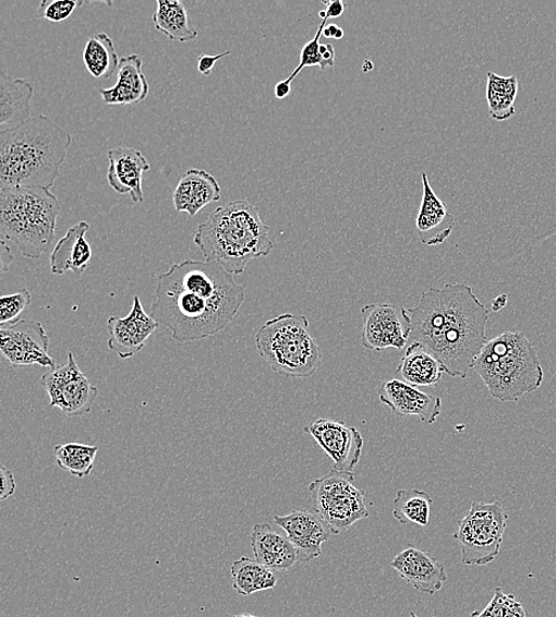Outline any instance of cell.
Here are the masks:
<instances>
[{
	"label": "cell",
	"mask_w": 556,
	"mask_h": 617,
	"mask_svg": "<svg viewBox=\"0 0 556 617\" xmlns=\"http://www.w3.org/2000/svg\"><path fill=\"white\" fill-rule=\"evenodd\" d=\"M152 316L179 343L223 331L245 302V288L213 262L184 261L158 277Z\"/></svg>",
	"instance_id": "cell-1"
},
{
	"label": "cell",
	"mask_w": 556,
	"mask_h": 617,
	"mask_svg": "<svg viewBox=\"0 0 556 617\" xmlns=\"http://www.w3.org/2000/svg\"><path fill=\"white\" fill-rule=\"evenodd\" d=\"M406 312L410 319L409 343L423 347L450 377L466 379L489 341L485 330L491 314L473 289L466 285L430 288L418 305Z\"/></svg>",
	"instance_id": "cell-2"
},
{
	"label": "cell",
	"mask_w": 556,
	"mask_h": 617,
	"mask_svg": "<svg viewBox=\"0 0 556 617\" xmlns=\"http://www.w3.org/2000/svg\"><path fill=\"white\" fill-rule=\"evenodd\" d=\"M72 142V134L45 114L0 132V190H50L60 177Z\"/></svg>",
	"instance_id": "cell-3"
},
{
	"label": "cell",
	"mask_w": 556,
	"mask_h": 617,
	"mask_svg": "<svg viewBox=\"0 0 556 617\" xmlns=\"http://www.w3.org/2000/svg\"><path fill=\"white\" fill-rule=\"evenodd\" d=\"M194 243L207 262L221 265L233 276L242 275L252 261L267 257L274 250L269 227L247 201L217 208L207 222L198 226Z\"/></svg>",
	"instance_id": "cell-4"
},
{
	"label": "cell",
	"mask_w": 556,
	"mask_h": 617,
	"mask_svg": "<svg viewBox=\"0 0 556 617\" xmlns=\"http://www.w3.org/2000/svg\"><path fill=\"white\" fill-rule=\"evenodd\" d=\"M472 370L497 400L518 402L544 382L534 344L521 331H506L484 346Z\"/></svg>",
	"instance_id": "cell-5"
},
{
	"label": "cell",
	"mask_w": 556,
	"mask_h": 617,
	"mask_svg": "<svg viewBox=\"0 0 556 617\" xmlns=\"http://www.w3.org/2000/svg\"><path fill=\"white\" fill-rule=\"evenodd\" d=\"M61 205L44 187L0 190V234L15 244L25 258L38 259L57 237Z\"/></svg>",
	"instance_id": "cell-6"
},
{
	"label": "cell",
	"mask_w": 556,
	"mask_h": 617,
	"mask_svg": "<svg viewBox=\"0 0 556 617\" xmlns=\"http://www.w3.org/2000/svg\"><path fill=\"white\" fill-rule=\"evenodd\" d=\"M256 350L267 364L288 378H310L322 364V350L304 315L282 314L255 335Z\"/></svg>",
	"instance_id": "cell-7"
},
{
	"label": "cell",
	"mask_w": 556,
	"mask_h": 617,
	"mask_svg": "<svg viewBox=\"0 0 556 617\" xmlns=\"http://www.w3.org/2000/svg\"><path fill=\"white\" fill-rule=\"evenodd\" d=\"M354 473L333 471L311 482L312 508L335 534L347 532L371 513L365 494L355 485Z\"/></svg>",
	"instance_id": "cell-8"
},
{
	"label": "cell",
	"mask_w": 556,
	"mask_h": 617,
	"mask_svg": "<svg viewBox=\"0 0 556 617\" xmlns=\"http://www.w3.org/2000/svg\"><path fill=\"white\" fill-rule=\"evenodd\" d=\"M508 518L498 501L471 505L468 515L458 522V531L454 535L462 552L464 566L483 567L498 557Z\"/></svg>",
	"instance_id": "cell-9"
},
{
	"label": "cell",
	"mask_w": 556,
	"mask_h": 617,
	"mask_svg": "<svg viewBox=\"0 0 556 617\" xmlns=\"http://www.w3.org/2000/svg\"><path fill=\"white\" fill-rule=\"evenodd\" d=\"M44 387L50 398V407L60 409L67 418H80L89 413L99 395L76 364L72 352L64 365L51 370L43 377Z\"/></svg>",
	"instance_id": "cell-10"
},
{
	"label": "cell",
	"mask_w": 556,
	"mask_h": 617,
	"mask_svg": "<svg viewBox=\"0 0 556 617\" xmlns=\"http://www.w3.org/2000/svg\"><path fill=\"white\" fill-rule=\"evenodd\" d=\"M0 352L12 367L38 365L57 368L49 355V337L39 322L20 319L15 325L0 329Z\"/></svg>",
	"instance_id": "cell-11"
},
{
	"label": "cell",
	"mask_w": 556,
	"mask_h": 617,
	"mask_svg": "<svg viewBox=\"0 0 556 617\" xmlns=\"http://www.w3.org/2000/svg\"><path fill=\"white\" fill-rule=\"evenodd\" d=\"M362 346L365 350L384 352L401 350L410 338V319L404 307L395 304H368L362 307Z\"/></svg>",
	"instance_id": "cell-12"
},
{
	"label": "cell",
	"mask_w": 556,
	"mask_h": 617,
	"mask_svg": "<svg viewBox=\"0 0 556 617\" xmlns=\"http://www.w3.org/2000/svg\"><path fill=\"white\" fill-rule=\"evenodd\" d=\"M304 433L314 438L334 462V471L354 473L364 446V439L356 427L321 419L307 424Z\"/></svg>",
	"instance_id": "cell-13"
},
{
	"label": "cell",
	"mask_w": 556,
	"mask_h": 617,
	"mask_svg": "<svg viewBox=\"0 0 556 617\" xmlns=\"http://www.w3.org/2000/svg\"><path fill=\"white\" fill-rule=\"evenodd\" d=\"M159 324L144 311L140 297H134L126 317H111L107 322L110 340L107 346L120 359L128 360L138 354Z\"/></svg>",
	"instance_id": "cell-14"
},
{
	"label": "cell",
	"mask_w": 556,
	"mask_h": 617,
	"mask_svg": "<svg viewBox=\"0 0 556 617\" xmlns=\"http://www.w3.org/2000/svg\"><path fill=\"white\" fill-rule=\"evenodd\" d=\"M276 525L285 531L294 546L298 561L310 562L322 554V545L334 533L331 528L317 513L292 511L288 516L275 517Z\"/></svg>",
	"instance_id": "cell-15"
},
{
	"label": "cell",
	"mask_w": 556,
	"mask_h": 617,
	"mask_svg": "<svg viewBox=\"0 0 556 617\" xmlns=\"http://www.w3.org/2000/svg\"><path fill=\"white\" fill-rule=\"evenodd\" d=\"M378 398L399 418L416 415L426 424H434L442 414V399L418 390L403 380L391 379L378 388Z\"/></svg>",
	"instance_id": "cell-16"
},
{
	"label": "cell",
	"mask_w": 556,
	"mask_h": 617,
	"mask_svg": "<svg viewBox=\"0 0 556 617\" xmlns=\"http://www.w3.org/2000/svg\"><path fill=\"white\" fill-rule=\"evenodd\" d=\"M390 567L420 593L434 595L440 592L447 581L442 562L415 546L403 549L391 560Z\"/></svg>",
	"instance_id": "cell-17"
},
{
	"label": "cell",
	"mask_w": 556,
	"mask_h": 617,
	"mask_svg": "<svg viewBox=\"0 0 556 617\" xmlns=\"http://www.w3.org/2000/svg\"><path fill=\"white\" fill-rule=\"evenodd\" d=\"M107 157L110 160L107 180L112 190L120 195L129 194L134 204L143 203V173L152 169L143 153L133 147H117Z\"/></svg>",
	"instance_id": "cell-18"
},
{
	"label": "cell",
	"mask_w": 556,
	"mask_h": 617,
	"mask_svg": "<svg viewBox=\"0 0 556 617\" xmlns=\"http://www.w3.org/2000/svg\"><path fill=\"white\" fill-rule=\"evenodd\" d=\"M424 194L416 217V232L420 241L428 247L445 243L454 232L455 217L432 190L427 173H422Z\"/></svg>",
	"instance_id": "cell-19"
},
{
	"label": "cell",
	"mask_w": 556,
	"mask_h": 617,
	"mask_svg": "<svg viewBox=\"0 0 556 617\" xmlns=\"http://www.w3.org/2000/svg\"><path fill=\"white\" fill-rule=\"evenodd\" d=\"M172 199L176 210L194 218L206 206L219 203L221 186L208 171L190 169L176 186Z\"/></svg>",
	"instance_id": "cell-20"
},
{
	"label": "cell",
	"mask_w": 556,
	"mask_h": 617,
	"mask_svg": "<svg viewBox=\"0 0 556 617\" xmlns=\"http://www.w3.org/2000/svg\"><path fill=\"white\" fill-rule=\"evenodd\" d=\"M89 223L80 221L68 230L58 245L51 252L50 270L53 275H64L72 271L81 277L87 270L92 261V247L86 239Z\"/></svg>",
	"instance_id": "cell-21"
},
{
	"label": "cell",
	"mask_w": 556,
	"mask_h": 617,
	"mask_svg": "<svg viewBox=\"0 0 556 617\" xmlns=\"http://www.w3.org/2000/svg\"><path fill=\"white\" fill-rule=\"evenodd\" d=\"M254 559L273 571H288L298 561L294 546L287 534L269 524H257L251 535Z\"/></svg>",
	"instance_id": "cell-22"
},
{
	"label": "cell",
	"mask_w": 556,
	"mask_h": 617,
	"mask_svg": "<svg viewBox=\"0 0 556 617\" xmlns=\"http://www.w3.org/2000/svg\"><path fill=\"white\" fill-rule=\"evenodd\" d=\"M33 98L34 86L31 83L0 73V132L28 122Z\"/></svg>",
	"instance_id": "cell-23"
},
{
	"label": "cell",
	"mask_w": 556,
	"mask_h": 617,
	"mask_svg": "<svg viewBox=\"0 0 556 617\" xmlns=\"http://www.w3.org/2000/svg\"><path fill=\"white\" fill-rule=\"evenodd\" d=\"M150 86L143 73V60L137 53L120 59L118 82L112 88L100 89L107 105H133L144 101Z\"/></svg>",
	"instance_id": "cell-24"
},
{
	"label": "cell",
	"mask_w": 556,
	"mask_h": 617,
	"mask_svg": "<svg viewBox=\"0 0 556 617\" xmlns=\"http://www.w3.org/2000/svg\"><path fill=\"white\" fill-rule=\"evenodd\" d=\"M188 2L158 0L153 22L157 32L165 34L171 41L190 43L198 36V31L188 15Z\"/></svg>",
	"instance_id": "cell-25"
},
{
	"label": "cell",
	"mask_w": 556,
	"mask_h": 617,
	"mask_svg": "<svg viewBox=\"0 0 556 617\" xmlns=\"http://www.w3.org/2000/svg\"><path fill=\"white\" fill-rule=\"evenodd\" d=\"M397 373L412 386H432L442 380L444 368L440 362L423 347L410 343L400 361Z\"/></svg>",
	"instance_id": "cell-26"
},
{
	"label": "cell",
	"mask_w": 556,
	"mask_h": 617,
	"mask_svg": "<svg viewBox=\"0 0 556 617\" xmlns=\"http://www.w3.org/2000/svg\"><path fill=\"white\" fill-rule=\"evenodd\" d=\"M230 574H232L233 588L242 596H251L264 590L275 589L278 584L277 576L273 570L249 557L235 560L230 568Z\"/></svg>",
	"instance_id": "cell-27"
},
{
	"label": "cell",
	"mask_w": 556,
	"mask_h": 617,
	"mask_svg": "<svg viewBox=\"0 0 556 617\" xmlns=\"http://www.w3.org/2000/svg\"><path fill=\"white\" fill-rule=\"evenodd\" d=\"M518 93L519 78L517 76L487 73L486 100L489 113L497 122H505L517 113L515 101H517Z\"/></svg>",
	"instance_id": "cell-28"
},
{
	"label": "cell",
	"mask_w": 556,
	"mask_h": 617,
	"mask_svg": "<svg viewBox=\"0 0 556 617\" xmlns=\"http://www.w3.org/2000/svg\"><path fill=\"white\" fill-rule=\"evenodd\" d=\"M83 58L87 71L95 78H110L119 70L120 60L113 39L105 33L88 38Z\"/></svg>",
	"instance_id": "cell-29"
},
{
	"label": "cell",
	"mask_w": 556,
	"mask_h": 617,
	"mask_svg": "<svg viewBox=\"0 0 556 617\" xmlns=\"http://www.w3.org/2000/svg\"><path fill=\"white\" fill-rule=\"evenodd\" d=\"M432 499L424 491L401 489L397 493L392 517L401 524L430 525Z\"/></svg>",
	"instance_id": "cell-30"
},
{
	"label": "cell",
	"mask_w": 556,
	"mask_h": 617,
	"mask_svg": "<svg viewBox=\"0 0 556 617\" xmlns=\"http://www.w3.org/2000/svg\"><path fill=\"white\" fill-rule=\"evenodd\" d=\"M98 451V446L67 443L56 447L57 463L63 471L83 479L93 472Z\"/></svg>",
	"instance_id": "cell-31"
},
{
	"label": "cell",
	"mask_w": 556,
	"mask_h": 617,
	"mask_svg": "<svg viewBox=\"0 0 556 617\" xmlns=\"http://www.w3.org/2000/svg\"><path fill=\"white\" fill-rule=\"evenodd\" d=\"M470 617H532V615L515 596L507 595L504 590L496 588L489 605L481 612H473Z\"/></svg>",
	"instance_id": "cell-32"
},
{
	"label": "cell",
	"mask_w": 556,
	"mask_h": 617,
	"mask_svg": "<svg viewBox=\"0 0 556 617\" xmlns=\"http://www.w3.org/2000/svg\"><path fill=\"white\" fill-rule=\"evenodd\" d=\"M31 303L32 294L26 289L0 299V325L2 327L15 325L24 308Z\"/></svg>",
	"instance_id": "cell-33"
},
{
	"label": "cell",
	"mask_w": 556,
	"mask_h": 617,
	"mask_svg": "<svg viewBox=\"0 0 556 617\" xmlns=\"http://www.w3.org/2000/svg\"><path fill=\"white\" fill-rule=\"evenodd\" d=\"M328 20L329 19H325L322 21L314 39H312V41H310L303 47L300 65H298L297 69L293 71V73L288 77L290 83L293 82L294 77L298 74H300L305 69V66L319 65V69L322 71L331 69L330 64L327 61H325V59L321 53V43H319L324 29L327 28Z\"/></svg>",
	"instance_id": "cell-34"
},
{
	"label": "cell",
	"mask_w": 556,
	"mask_h": 617,
	"mask_svg": "<svg viewBox=\"0 0 556 617\" xmlns=\"http://www.w3.org/2000/svg\"><path fill=\"white\" fill-rule=\"evenodd\" d=\"M81 5H84V2H77V0H52V2L44 0L38 7L36 17L56 23L64 22L70 20Z\"/></svg>",
	"instance_id": "cell-35"
},
{
	"label": "cell",
	"mask_w": 556,
	"mask_h": 617,
	"mask_svg": "<svg viewBox=\"0 0 556 617\" xmlns=\"http://www.w3.org/2000/svg\"><path fill=\"white\" fill-rule=\"evenodd\" d=\"M0 479H2V489H0V499L3 501L16 492V480L12 472L8 471L4 465H0Z\"/></svg>",
	"instance_id": "cell-36"
},
{
	"label": "cell",
	"mask_w": 556,
	"mask_h": 617,
	"mask_svg": "<svg viewBox=\"0 0 556 617\" xmlns=\"http://www.w3.org/2000/svg\"><path fill=\"white\" fill-rule=\"evenodd\" d=\"M230 56V51H225L221 53H217V56H206V53H202L197 60V70L202 75L210 76L214 70V66L217 61Z\"/></svg>",
	"instance_id": "cell-37"
},
{
	"label": "cell",
	"mask_w": 556,
	"mask_h": 617,
	"mask_svg": "<svg viewBox=\"0 0 556 617\" xmlns=\"http://www.w3.org/2000/svg\"><path fill=\"white\" fill-rule=\"evenodd\" d=\"M323 4L327 5V17L330 19H338L341 17L346 11L347 4L342 2V0H334V2H325L323 0Z\"/></svg>",
	"instance_id": "cell-38"
},
{
	"label": "cell",
	"mask_w": 556,
	"mask_h": 617,
	"mask_svg": "<svg viewBox=\"0 0 556 617\" xmlns=\"http://www.w3.org/2000/svg\"><path fill=\"white\" fill-rule=\"evenodd\" d=\"M13 262V254L7 245L5 240H2V247H0V265H2V274L10 270V265Z\"/></svg>",
	"instance_id": "cell-39"
},
{
	"label": "cell",
	"mask_w": 556,
	"mask_h": 617,
	"mask_svg": "<svg viewBox=\"0 0 556 617\" xmlns=\"http://www.w3.org/2000/svg\"><path fill=\"white\" fill-rule=\"evenodd\" d=\"M291 84L292 83H290L288 78H285L282 80V82H279L275 87V97L280 100L288 98L292 89Z\"/></svg>",
	"instance_id": "cell-40"
},
{
	"label": "cell",
	"mask_w": 556,
	"mask_h": 617,
	"mask_svg": "<svg viewBox=\"0 0 556 617\" xmlns=\"http://www.w3.org/2000/svg\"><path fill=\"white\" fill-rule=\"evenodd\" d=\"M508 304V294L504 293V294H499V297H497L494 301H493V312L494 313H498L501 311V308H505Z\"/></svg>",
	"instance_id": "cell-41"
},
{
	"label": "cell",
	"mask_w": 556,
	"mask_h": 617,
	"mask_svg": "<svg viewBox=\"0 0 556 617\" xmlns=\"http://www.w3.org/2000/svg\"><path fill=\"white\" fill-rule=\"evenodd\" d=\"M338 31H340V26L330 24L327 26V28L324 29L323 35L327 38H335Z\"/></svg>",
	"instance_id": "cell-42"
},
{
	"label": "cell",
	"mask_w": 556,
	"mask_h": 617,
	"mask_svg": "<svg viewBox=\"0 0 556 617\" xmlns=\"http://www.w3.org/2000/svg\"><path fill=\"white\" fill-rule=\"evenodd\" d=\"M362 70H363V72H371L372 70H374L373 62L370 61V60L365 61L362 65Z\"/></svg>",
	"instance_id": "cell-43"
},
{
	"label": "cell",
	"mask_w": 556,
	"mask_h": 617,
	"mask_svg": "<svg viewBox=\"0 0 556 617\" xmlns=\"http://www.w3.org/2000/svg\"><path fill=\"white\" fill-rule=\"evenodd\" d=\"M232 617H259V616H255V615H252V614H237V615H233Z\"/></svg>",
	"instance_id": "cell-44"
},
{
	"label": "cell",
	"mask_w": 556,
	"mask_h": 617,
	"mask_svg": "<svg viewBox=\"0 0 556 617\" xmlns=\"http://www.w3.org/2000/svg\"><path fill=\"white\" fill-rule=\"evenodd\" d=\"M410 617H419V616L414 612H411ZM432 617H436V616H432Z\"/></svg>",
	"instance_id": "cell-45"
}]
</instances>
